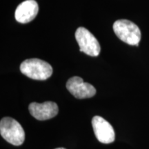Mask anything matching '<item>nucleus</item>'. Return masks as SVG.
Instances as JSON below:
<instances>
[{"mask_svg":"<svg viewBox=\"0 0 149 149\" xmlns=\"http://www.w3.org/2000/svg\"><path fill=\"white\" fill-rule=\"evenodd\" d=\"M22 73L35 80H46L53 74V68L46 61L33 58L24 60L20 65Z\"/></svg>","mask_w":149,"mask_h":149,"instance_id":"f257e3e1","label":"nucleus"},{"mask_svg":"<svg viewBox=\"0 0 149 149\" xmlns=\"http://www.w3.org/2000/svg\"><path fill=\"white\" fill-rule=\"evenodd\" d=\"M1 137L14 146H20L25 140V132L17 121L12 117H5L0 122Z\"/></svg>","mask_w":149,"mask_h":149,"instance_id":"f03ea898","label":"nucleus"},{"mask_svg":"<svg viewBox=\"0 0 149 149\" xmlns=\"http://www.w3.org/2000/svg\"><path fill=\"white\" fill-rule=\"evenodd\" d=\"M113 31L120 40L131 46H139L141 31L133 22L127 19L117 20L113 24Z\"/></svg>","mask_w":149,"mask_h":149,"instance_id":"7ed1b4c3","label":"nucleus"},{"mask_svg":"<svg viewBox=\"0 0 149 149\" xmlns=\"http://www.w3.org/2000/svg\"><path fill=\"white\" fill-rule=\"evenodd\" d=\"M76 40L79 44V51L91 57H97L101 51L99 42L88 29L78 28L75 32Z\"/></svg>","mask_w":149,"mask_h":149,"instance_id":"20e7f679","label":"nucleus"},{"mask_svg":"<svg viewBox=\"0 0 149 149\" xmlns=\"http://www.w3.org/2000/svg\"><path fill=\"white\" fill-rule=\"evenodd\" d=\"M92 126L96 138L102 144H111L115 141V135L113 126L103 117H93Z\"/></svg>","mask_w":149,"mask_h":149,"instance_id":"39448f33","label":"nucleus"},{"mask_svg":"<svg viewBox=\"0 0 149 149\" xmlns=\"http://www.w3.org/2000/svg\"><path fill=\"white\" fill-rule=\"evenodd\" d=\"M66 88L74 97L86 99L92 97L96 94V89L91 84L84 82L82 78L74 76L67 81Z\"/></svg>","mask_w":149,"mask_h":149,"instance_id":"423d86ee","label":"nucleus"},{"mask_svg":"<svg viewBox=\"0 0 149 149\" xmlns=\"http://www.w3.org/2000/svg\"><path fill=\"white\" fill-rule=\"evenodd\" d=\"M29 110L31 115L37 120L44 121L53 118L58 114L59 108L53 102H45L42 104L32 102L29 104Z\"/></svg>","mask_w":149,"mask_h":149,"instance_id":"0eeeda50","label":"nucleus"},{"mask_svg":"<svg viewBox=\"0 0 149 149\" xmlns=\"http://www.w3.org/2000/svg\"><path fill=\"white\" fill-rule=\"evenodd\" d=\"M39 6L35 0H26L18 6L15 17L18 22L26 24L33 21L38 13Z\"/></svg>","mask_w":149,"mask_h":149,"instance_id":"6e6552de","label":"nucleus"},{"mask_svg":"<svg viewBox=\"0 0 149 149\" xmlns=\"http://www.w3.org/2000/svg\"><path fill=\"white\" fill-rule=\"evenodd\" d=\"M55 149H66L64 148H55Z\"/></svg>","mask_w":149,"mask_h":149,"instance_id":"1a4fd4ad","label":"nucleus"}]
</instances>
